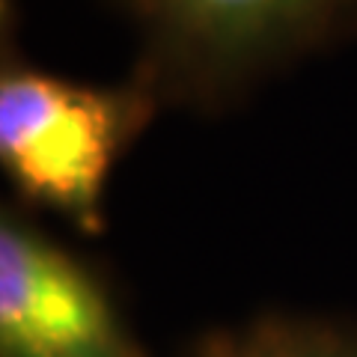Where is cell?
Wrapping results in <instances>:
<instances>
[{"label": "cell", "instance_id": "3", "mask_svg": "<svg viewBox=\"0 0 357 357\" xmlns=\"http://www.w3.org/2000/svg\"><path fill=\"white\" fill-rule=\"evenodd\" d=\"M0 354L143 357L86 268L13 215L0 227Z\"/></svg>", "mask_w": 357, "mask_h": 357}, {"label": "cell", "instance_id": "4", "mask_svg": "<svg viewBox=\"0 0 357 357\" xmlns=\"http://www.w3.org/2000/svg\"><path fill=\"white\" fill-rule=\"evenodd\" d=\"M197 357H357V328L265 316L241 328L206 333Z\"/></svg>", "mask_w": 357, "mask_h": 357}, {"label": "cell", "instance_id": "1", "mask_svg": "<svg viewBox=\"0 0 357 357\" xmlns=\"http://www.w3.org/2000/svg\"><path fill=\"white\" fill-rule=\"evenodd\" d=\"M161 102L140 77L86 84L45 72L3 36L0 161L30 203L60 211L86 232L105 227L102 199L114 164Z\"/></svg>", "mask_w": 357, "mask_h": 357}, {"label": "cell", "instance_id": "2", "mask_svg": "<svg viewBox=\"0 0 357 357\" xmlns=\"http://www.w3.org/2000/svg\"><path fill=\"white\" fill-rule=\"evenodd\" d=\"M140 36L134 77L158 102L223 107L259 77L340 39L357 0H114Z\"/></svg>", "mask_w": 357, "mask_h": 357}]
</instances>
